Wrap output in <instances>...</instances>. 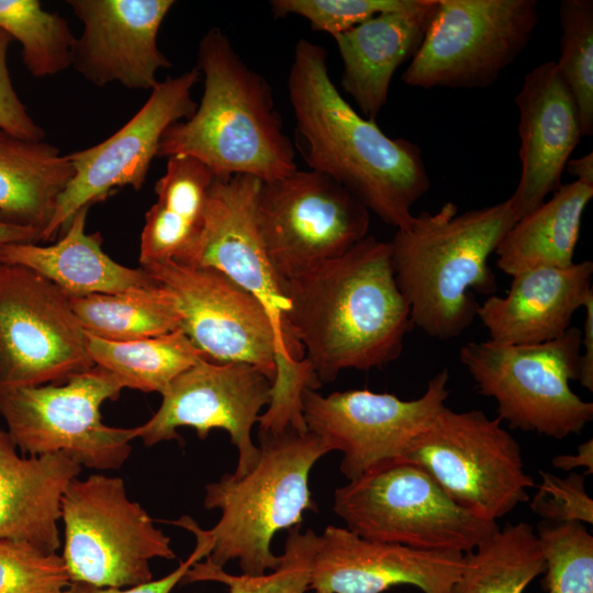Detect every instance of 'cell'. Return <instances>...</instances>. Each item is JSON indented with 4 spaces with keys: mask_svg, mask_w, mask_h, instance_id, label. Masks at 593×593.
<instances>
[{
    "mask_svg": "<svg viewBox=\"0 0 593 593\" xmlns=\"http://www.w3.org/2000/svg\"><path fill=\"white\" fill-rule=\"evenodd\" d=\"M142 268L174 294L180 329L209 360L251 365L272 382L298 368L261 301L221 271L175 260Z\"/></svg>",
    "mask_w": 593,
    "mask_h": 593,
    "instance_id": "obj_13",
    "label": "cell"
},
{
    "mask_svg": "<svg viewBox=\"0 0 593 593\" xmlns=\"http://www.w3.org/2000/svg\"><path fill=\"white\" fill-rule=\"evenodd\" d=\"M515 222L506 200L461 214L447 202L395 231L389 242L392 265L414 327L449 340L473 323L474 294L497 291L489 257Z\"/></svg>",
    "mask_w": 593,
    "mask_h": 593,
    "instance_id": "obj_4",
    "label": "cell"
},
{
    "mask_svg": "<svg viewBox=\"0 0 593 593\" xmlns=\"http://www.w3.org/2000/svg\"><path fill=\"white\" fill-rule=\"evenodd\" d=\"M557 69L571 91L583 136L593 134V1L562 0Z\"/></svg>",
    "mask_w": 593,
    "mask_h": 593,
    "instance_id": "obj_34",
    "label": "cell"
},
{
    "mask_svg": "<svg viewBox=\"0 0 593 593\" xmlns=\"http://www.w3.org/2000/svg\"><path fill=\"white\" fill-rule=\"evenodd\" d=\"M183 528L192 533L197 539L195 548L189 558L169 574L149 582L131 586L125 590L119 588H101L83 582H70L64 593H170L180 583L188 569L195 562L209 555V544L202 533L201 527L193 521L188 519Z\"/></svg>",
    "mask_w": 593,
    "mask_h": 593,
    "instance_id": "obj_40",
    "label": "cell"
},
{
    "mask_svg": "<svg viewBox=\"0 0 593 593\" xmlns=\"http://www.w3.org/2000/svg\"><path fill=\"white\" fill-rule=\"evenodd\" d=\"M545 572V560L534 527L507 524L463 553L461 572L451 593H523Z\"/></svg>",
    "mask_w": 593,
    "mask_h": 593,
    "instance_id": "obj_31",
    "label": "cell"
},
{
    "mask_svg": "<svg viewBox=\"0 0 593 593\" xmlns=\"http://www.w3.org/2000/svg\"><path fill=\"white\" fill-rule=\"evenodd\" d=\"M448 382V371H438L414 400L367 389L322 395L307 388L301 394L303 418L331 451L343 454L339 469L353 481L405 454L446 405Z\"/></svg>",
    "mask_w": 593,
    "mask_h": 593,
    "instance_id": "obj_15",
    "label": "cell"
},
{
    "mask_svg": "<svg viewBox=\"0 0 593 593\" xmlns=\"http://www.w3.org/2000/svg\"><path fill=\"white\" fill-rule=\"evenodd\" d=\"M68 298L85 332L105 340H137L181 327L174 294L158 282L119 293Z\"/></svg>",
    "mask_w": 593,
    "mask_h": 593,
    "instance_id": "obj_29",
    "label": "cell"
},
{
    "mask_svg": "<svg viewBox=\"0 0 593 593\" xmlns=\"http://www.w3.org/2000/svg\"><path fill=\"white\" fill-rule=\"evenodd\" d=\"M94 366L112 373L123 385L142 392L163 393L180 373L204 354L181 331L131 342H111L86 332Z\"/></svg>",
    "mask_w": 593,
    "mask_h": 593,
    "instance_id": "obj_30",
    "label": "cell"
},
{
    "mask_svg": "<svg viewBox=\"0 0 593 593\" xmlns=\"http://www.w3.org/2000/svg\"><path fill=\"white\" fill-rule=\"evenodd\" d=\"M204 89L195 111L164 133L157 156H189L216 178L247 175L261 182L298 169L268 80L238 55L220 27L199 42Z\"/></svg>",
    "mask_w": 593,
    "mask_h": 593,
    "instance_id": "obj_3",
    "label": "cell"
},
{
    "mask_svg": "<svg viewBox=\"0 0 593 593\" xmlns=\"http://www.w3.org/2000/svg\"><path fill=\"white\" fill-rule=\"evenodd\" d=\"M61 519L71 582L131 588L153 580L152 559L176 558L170 538L128 499L121 478H75L61 500Z\"/></svg>",
    "mask_w": 593,
    "mask_h": 593,
    "instance_id": "obj_9",
    "label": "cell"
},
{
    "mask_svg": "<svg viewBox=\"0 0 593 593\" xmlns=\"http://www.w3.org/2000/svg\"><path fill=\"white\" fill-rule=\"evenodd\" d=\"M515 103L522 171L506 201L518 221L562 186V174L583 133L575 100L555 61L526 74Z\"/></svg>",
    "mask_w": 593,
    "mask_h": 593,
    "instance_id": "obj_21",
    "label": "cell"
},
{
    "mask_svg": "<svg viewBox=\"0 0 593 593\" xmlns=\"http://www.w3.org/2000/svg\"><path fill=\"white\" fill-rule=\"evenodd\" d=\"M81 468L61 452L21 457L0 425V541L56 553L61 500Z\"/></svg>",
    "mask_w": 593,
    "mask_h": 593,
    "instance_id": "obj_23",
    "label": "cell"
},
{
    "mask_svg": "<svg viewBox=\"0 0 593 593\" xmlns=\"http://www.w3.org/2000/svg\"><path fill=\"white\" fill-rule=\"evenodd\" d=\"M260 184L247 175L215 177L201 234L178 262L216 269L258 298L290 360L300 362L305 358L304 350L290 335L286 320L287 281L275 270L256 220Z\"/></svg>",
    "mask_w": 593,
    "mask_h": 593,
    "instance_id": "obj_18",
    "label": "cell"
},
{
    "mask_svg": "<svg viewBox=\"0 0 593 593\" xmlns=\"http://www.w3.org/2000/svg\"><path fill=\"white\" fill-rule=\"evenodd\" d=\"M72 174L56 146L0 128V220L43 232Z\"/></svg>",
    "mask_w": 593,
    "mask_h": 593,
    "instance_id": "obj_27",
    "label": "cell"
},
{
    "mask_svg": "<svg viewBox=\"0 0 593 593\" xmlns=\"http://www.w3.org/2000/svg\"><path fill=\"white\" fill-rule=\"evenodd\" d=\"M499 417L444 406L401 459L424 469L459 505L496 522L529 500L536 485L522 449Z\"/></svg>",
    "mask_w": 593,
    "mask_h": 593,
    "instance_id": "obj_10",
    "label": "cell"
},
{
    "mask_svg": "<svg viewBox=\"0 0 593 593\" xmlns=\"http://www.w3.org/2000/svg\"><path fill=\"white\" fill-rule=\"evenodd\" d=\"M463 553L368 540L328 525L318 536L310 590L316 593H382L413 585L423 593H451Z\"/></svg>",
    "mask_w": 593,
    "mask_h": 593,
    "instance_id": "obj_20",
    "label": "cell"
},
{
    "mask_svg": "<svg viewBox=\"0 0 593 593\" xmlns=\"http://www.w3.org/2000/svg\"><path fill=\"white\" fill-rule=\"evenodd\" d=\"M581 339L582 331L570 327L561 337L535 345L469 342L459 360L511 428L564 439L593 419V403L570 388L578 379Z\"/></svg>",
    "mask_w": 593,
    "mask_h": 593,
    "instance_id": "obj_7",
    "label": "cell"
},
{
    "mask_svg": "<svg viewBox=\"0 0 593 593\" xmlns=\"http://www.w3.org/2000/svg\"><path fill=\"white\" fill-rule=\"evenodd\" d=\"M556 469L571 472L575 468H584L586 474L593 473V439L580 444L575 454L557 455L551 459Z\"/></svg>",
    "mask_w": 593,
    "mask_h": 593,
    "instance_id": "obj_42",
    "label": "cell"
},
{
    "mask_svg": "<svg viewBox=\"0 0 593 593\" xmlns=\"http://www.w3.org/2000/svg\"><path fill=\"white\" fill-rule=\"evenodd\" d=\"M256 220L275 270L289 281L344 255L367 237L370 212L331 177L296 169L261 182Z\"/></svg>",
    "mask_w": 593,
    "mask_h": 593,
    "instance_id": "obj_12",
    "label": "cell"
},
{
    "mask_svg": "<svg viewBox=\"0 0 593 593\" xmlns=\"http://www.w3.org/2000/svg\"><path fill=\"white\" fill-rule=\"evenodd\" d=\"M314 593H316V592H314Z\"/></svg>",
    "mask_w": 593,
    "mask_h": 593,
    "instance_id": "obj_45",
    "label": "cell"
},
{
    "mask_svg": "<svg viewBox=\"0 0 593 593\" xmlns=\"http://www.w3.org/2000/svg\"><path fill=\"white\" fill-rule=\"evenodd\" d=\"M93 366L69 298L31 269L0 265V388L61 383Z\"/></svg>",
    "mask_w": 593,
    "mask_h": 593,
    "instance_id": "obj_14",
    "label": "cell"
},
{
    "mask_svg": "<svg viewBox=\"0 0 593 593\" xmlns=\"http://www.w3.org/2000/svg\"><path fill=\"white\" fill-rule=\"evenodd\" d=\"M259 458L242 477L224 473L205 485L204 507L219 510L221 518L209 530L205 557L224 568L237 560L244 574L275 571L281 556L271 550L273 536L300 526L305 511H317L309 486L316 461L331 451L310 430L288 428L280 434L258 432Z\"/></svg>",
    "mask_w": 593,
    "mask_h": 593,
    "instance_id": "obj_5",
    "label": "cell"
},
{
    "mask_svg": "<svg viewBox=\"0 0 593 593\" xmlns=\"http://www.w3.org/2000/svg\"><path fill=\"white\" fill-rule=\"evenodd\" d=\"M165 174L155 183L156 202L145 214L141 234V267L180 261L198 240L204 225L215 176L189 156L167 158Z\"/></svg>",
    "mask_w": 593,
    "mask_h": 593,
    "instance_id": "obj_26",
    "label": "cell"
},
{
    "mask_svg": "<svg viewBox=\"0 0 593 593\" xmlns=\"http://www.w3.org/2000/svg\"><path fill=\"white\" fill-rule=\"evenodd\" d=\"M537 0H437L401 80L415 88H484L528 46Z\"/></svg>",
    "mask_w": 593,
    "mask_h": 593,
    "instance_id": "obj_11",
    "label": "cell"
},
{
    "mask_svg": "<svg viewBox=\"0 0 593 593\" xmlns=\"http://www.w3.org/2000/svg\"><path fill=\"white\" fill-rule=\"evenodd\" d=\"M123 389L112 373L93 366L61 383L0 388V416L24 454L61 452L81 467L114 470L128 459L138 427L108 426L100 409Z\"/></svg>",
    "mask_w": 593,
    "mask_h": 593,
    "instance_id": "obj_8",
    "label": "cell"
},
{
    "mask_svg": "<svg viewBox=\"0 0 593 593\" xmlns=\"http://www.w3.org/2000/svg\"><path fill=\"white\" fill-rule=\"evenodd\" d=\"M536 534L548 593H593V536L584 524L541 522Z\"/></svg>",
    "mask_w": 593,
    "mask_h": 593,
    "instance_id": "obj_35",
    "label": "cell"
},
{
    "mask_svg": "<svg viewBox=\"0 0 593 593\" xmlns=\"http://www.w3.org/2000/svg\"><path fill=\"white\" fill-rule=\"evenodd\" d=\"M585 321L582 332L581 347L584 348L579 359L578 381L590 392L593 391V294L583 305Z\"/></svg>",
    "mask_w": 593,
    "mask_h": 593,
    "instance_id": "obj_41",
    "label": "cell"
},
{
    "mask_svg": "<svg viewBox=\"0 0 593 593\" xmlns=\"http://www.w3.org/2000/svg\"><path fill=\"white\" fill-rule=\"evenodd\" d=\"M42 232L40 230L15 225L0 220V244L8 243H38Z\"/></svg>",
    "mask_w": 593,
    "mask_h": 593,
    "instance_id": "obj_43",
    "label": "cell"
},
{
    "mask_svg": "<svg viewBox=\"0 0 593 593\" xmlns=\"http://www.w3.org/2000/svg\"><path fill=\"white\" fill-rule=\"evenodd\" d=\"M70 582L61 556L0 541V593H64Z\"/></svg>",
    "mask_w": 593,
    "mask_h": 593,
    "instance_id": "obj_36",
    "label": "cell"
},
{
    "mask_svg": "<svg viewBox=\"0 0 593 593\" xmlns=\"http://www.w3.org/2000/svg\"><path fill=\"white\" fill-rule=\"evenodd\" d=\"M200 76L194 67L158 81L144 105L120 130L94 146L67 155L74 174L41 242L55 238L80 209L104 199L111 191L126 186L134 190L143 187L166 130L195 111L191 93Z\"/></svg>",
    "mask_w": 593,
    "mask_h": 593,
    "instance_id": "obj_16",
    "label": "cell"
},
{
    "mask_svg": "<svg viewBox=\"0 0 593 593\" xmlns=\"http://www.w3.org/2000/svg\"><path fill=\"white\" fill-rule=\"evenodd\" d=\"M592 279L590 260L527 270L512 277L506 295L493 294L479 304L477 317L494 343L551 342L566 334L574 313L593 294Z\"/></svg>",
    "mask_w": 593,
    "mask_h": 593,
    "instance_id": "obj_22",
    "label": "cell"
},
{
    "mask_svg": "<svg viewBox=\"0 0 593 593\" xmlns=\"http://www.w3.org/2000/svg\"><path fill=\"white\" fill-rule=\"evenodd\" d=\"M290 335L320 382L342 370L383 368L414 328L389 242L367 236L344 255L287 281Z\"/></svg>",
    "mask_w": 593,
    "mask_h": 593,
    "instance_id": "obj_1",
    "label": "cell"
},
{
    "mask_svg": "<svg viewBox=\"0 0 593 593\" xmlns=\"http://www.w3.org/2000/svg\"><path fill=\"white\" fill-rule=\"evenodd\" d=\"M287 87L309 168L342 184L388 225L407 228L413 205L430 187L419 147L359 115L332 81L326 49L306 38L294 46Z\"/></svg>",
    "mask_w": 593,
    "mask_h": 593,
    "instance_id": "obj_2",
    "label": "cell"
},
{
    "mask_svg": "<svg viewBox=\"0 0 593 593\" xmlns=\"http://www.w3.org/2000/svg\"><path fill=\"white\" fill-rule=\"evenodd\" d=\"M592 198V186L562 184L508 230L495 250L497 268L513 277L536 268L572 265L582 216Z\"/></svg>",
    "mask_w": 593,
    "mask_h": 593,
    "instance_id": "obj_28",
    "label": "cell"
},
{
    "mask_svg": "<svg viewBox=\"0 0 593 593\" xmlns=\"http://www.w3.org/2000/svg\"><path fill=\"white\" fill-rule=\"evenodd\" d=\"M585 474L571 471L561 478L540 471L538 491L530 502L532 511L542 522L593 524V500L585 491Z\"/></svg>",
    "mask_w": 593,
    "mask_h": 593,
    "instance_id": "obj_38",
    "label": "cell"
},
{
    "mask_svg": "<svg viewBox=\"0 0 593 593\" xmlns=\"http://www.w3.org/2000/svg\"><path fill=\"white\" fill-rule=\"evenodd\" d=\"M12 37L0 29V128L29 141H43L45 132L27 113L8 69V51Z\"/></svg>",
    "mask_w": 593,
    "mask_h": 593,
    "instance_id": "obj_39",
    "label": "cell"
},
{
    "mask_svg": "<svg viewBox=\"0 0 593 593\" xmlns=\"http://www.w3.org/2000/svg\"><path fill=\"white\" fill-rule=\"evenodd\" d=\"M89 208L83 206L72 216L55 244H0V265L31 269L67 296L119 293L156 283L144 268L125 267L107 255L99 233L86 232Z\"/></svg>",
    "mask_w": 593,
    "mask_h": 593,
    "instance_id": "obj_25",
    "label": "cell"
},
{
    "mask_svg": "<svg viewBox=\"0 0 593 593\" xmlns=\"http://www.w3.org/2000/svg\"><path fill=\"white\" fill-rule=\"evenodd\" d=\"M333 497V511L346 528L373 541L467 553L500 528L459 505L424 469L401 458L337 488Z\"/></svg>",
    "mask_w": 593,
    "mask_h": 593,
    "instance_id": "obj_6",
    "label": "cell"
},
{
    "mask_svg": "<svg viewBox=\"0 0 593 593\" xmlns=\"http://www.w3.org/2000/svg\"><path fill=\"white\" fill-rule=\"evenodd\" d=\"M436 1L379 13L334 37L344 65L340 85L363 118L374 121L385 105L393 75L417 51Z\"/></svg>",
    "mask_w": 593,
    "mask_h": 593,
    "instance_id": "obj_24",
    "label": "cell"
},
{
    "mask_svg": "<svg viewBox=\"0 0 593 593\" xmlns=\"http://www.w3.org/2000/svg\"><path fill=\"white\" fill-rule=\"evenodd\" d=\"M273 382L257 367L240 362L200 359L176 377L161 393L157 412L138 427L147 447L180 439L179 427L195 429L205 439L212 429L228 433L238 451L234 477L248 473L257 463L259 449L251 429L260 411L271 400Z\"/></svg>",
    "mask_w": 593,
    "mask_h": 593,
    "instance_id": "obj_17",
    "label": "cell"
},
{
    "mask_svg": "<svg viewBox=\"0 0 593 593\" xmlns=\"http://www.w3.org/2000/svg\"><path fill=\"white\" fill-rule=\"evenodd\" d=\"M419 0H272L273 18L299 15L310 22L311 29L331 36L344 33L370 18L383 13L407 10Z\"/></svg>",
    "mask_w": 593,
    "mask_h": 593,
    "instance_id": "obj_37",
    "label": "cell"
},
{
    "mask_svg": "<svg viewBox=\"0 0 593 593\" xmlns=\"http://www.w3.org/2000/svg\"><path fill=\"white\" fill-rule=\"evenodd\" d=\"M67 4L83 25L71 67L92 85L119 82L152 90L157 72L171 67L157 35L175 1L68 0Z\"/></svg>",
    "mask_w": 593,
    "mask_h": 593,
    "instance_id": "obj_19",
    "label": "cell"
},
{
    "mask_svg": "<svg viewBox=\"0 0 593 593\" xmlns=\"http://www.w3.org/2000/svg\"><path fill=\"white\" fill-rule=\"evenodd\" d=\"M318 546V535L300 526L291 528L278 569L262 575H233L214 566L209 559L193 563L180 584L197 581H217L228 588L227 593H306L310 590L311 566Z\"/></svg>",
    "mask_w": 593,
    "mask_h": 593,
    "instance_id": "obj_33",
    "label": "cell"
},
{
    "mask_svg": "<svg viewBox=\"0 0 593 593\" xmlns=\"http://www.w3.org/2000/svg\"><path fill=\"white\" fill-rule=\"evenodd\" d=\"M0 29L22 46V60L35 78L51 77L72 66L74 36L58 13L37 0H0Z\"/></svg>",
    "mask_w": 593,
    "mask_h": 593,
    "instance_id": "obj_32",
    "label": "cell"
},
{
    "mask_svg": "<svg viewBox=\"0 0 593 593\" xmlns=\"http://www.w3.org/2000/svg\"><path fill=\"white\" fill-rule=\"evenodd\" d=\"M566 168L574 176L575 181L593 187V153L590 152L582 157L570 159Z\"/></svg>",
    "mask_w": 593,
    "mask_h": 593,
    "instance_id": "obj_44",
    "label": "cell"
}]
</instances>
